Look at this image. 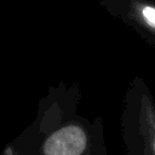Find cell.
Returning <instances> with one entry per match:
<instances>
[{
  "label": "cell",
  "instance_id": "cell-4",
  "mask_svg": "<svg viewBox=\"0 0 155 155\" xmlns=\"http://www.w3.org/2000/svg\"><path fill=\"white\" fill-rule=\"evenodd\" d=\"M114 1H115V0H101V2H102V4H103L105 7H109V6H110V5H111Z\"/></svg>",
  "mask_w": 155,
  "mask_h": 155
},
{
  "label": "cell",
  "instance_id": "cell-3",
  "mask_svg": "<svg viewBox=\"0 0 155 155\" xmlns=\"http://www.w3.org/2000/svg\"><path fill=\"white\" fill-rule=\"evenodd\" d=\"M107 8L155 45V0H115Z\"/></svg>",
  "mask_w": 155,
  "mask_h": 155
},
{
  "label": "cell",
  "instance_id": "cell-1",
  "mask_svg": "<svg viewBox=\"0 0 155 155\" xmlns=\"http://www.w3.org/2000/svg\"><path fill=\"white\" fill-rule=\"evenodd\" d=\"M75 88L52 87L33 122L12 139L1 155H108L101 117L79 114Z\"/></svg>",
  "mask_w": 155,
  "mask_h": 155
},
{
  "label": "cell",
  "instance_id": "cell-2",
  "mask_svg": "<svg viewBox=\"0 0 155 155\" xmlns=\"http://www.w3.org/2000/svg\"><path fill=\"white\" fill-rule=\"evenodd\" d=\"M121 136L125 155H155V101L140 78L125 94Z\"/></svg>",
  "mask_w": 155,
  "mask_h": 155
}]
</instances>
